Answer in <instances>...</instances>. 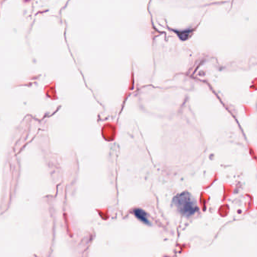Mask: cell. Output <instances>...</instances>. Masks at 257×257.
<instances>
[{
    "label": "cell",
    "instance_id": "obj_1",
    "mask_svg": "<svg viewBox=\"0 0 257 257\" xmlns=\"http://www.w3.org/2000/svg\"><path fill=\"white\" fill-rule=\"evenodd\" d=\"M173 203L177 209L186 216L192 215L198 210L195 201L188 193H183L177 195L173 199Z\"/></svg>",
    "mask_w": 257,
    "mask_h": 257
},
{
    "label": "cell",
    "instance_id": "obj_2",
    "mask_svg": "<svg viewBox=\"0 0 257 257\" xmlns=\"http://www.w3.org/2000/svg\"><path fill=\"white\" fill-rule=\"evenodd\" d=\"M135 216L137 217L138 219L140 220V221L143 222L145 224H147V225H150V222H149V219L148 218V215L146 212L143 210H141V209H135L134 211H133Z\"/></svg>",
    "mask_w": 257,
    "mask_h": 257
}]
</instances>
